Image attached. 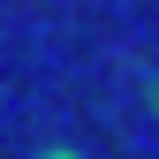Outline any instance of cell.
<instances>
[{
	"label": "cell",
	"instance_id": "6da1fadb",
	"mask_svg": "<svg viewBox=\"0 0 159 159\" xmlns=\"http://www.w3.org/2000/svg\"><path fill=\"white\" fill-rule=\"evenodd\" d=\"M38 159H76V152H38Z\"/></svg>",
	"mask_w": 159,
	"mask_h": 159
}]
</instances>
